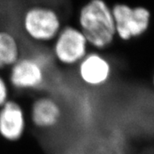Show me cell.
Segmentation results:
<instances>
[{
	"mask_svg": "<svg viewBox=\"0 0 154 154\" xmlns=\"http://www.w3.org/2000/svg\"><path fill=\"white\" fill-rule=\"evenodd\" d=\"M76 26L96 51L109 48L116 38L111 6L103 0H91L83 4L77 14Z\"/></svg>",
	"mask_w": 154,
	"mask_h": 154,
	"instance_id": "1",
	"label": "cell"
},
{
	"mask_svg": "<svg viewBox=\"0 0 154 154\" xmlns=\"http://www.w3.org/2000/svg\"><path fill=\"white\" fill-rule=\"evenodd\" d=\"M20 25L24 36L35 45H51L63 28L61 14L54 6L35 4L21 13Z\"/></svg>",
	"mask_w": 154,
	"mask_h": 154,
	"instance_id": "2",
	"label": "cell"
},
{
	"mask_svg": "<svg viewBox=\"0 0 154 154\" xmlns=\"http://www.w3.org/2000/svg\"><path fill=\"white\" fill-rule=\"evenodd\" d=\"M54 62L51 52L38 51L23 54L10 68L8 83L17 91L40 89L47 81L48 69Z\"/></svg>",
	"mask_w": 154,
	"mask_h": 154,
	"instance_id": "3",
	"label": "cell"
},
{
	"mask_svg": "<svg viewBox=\"0 0 154 154\" xmlns=\"http://www.w3.org/2000/svg\"><path fill=\"white\" fill-rule=\"evenodd\" d=\"M90 46L76 25H64L51 44L54 61L64 67H76L89 53Z\"/></svg>",
	"mask_w": 154,
	"mask_h": 154,
	"instance_id": "4",
	"label": "cell"
},
{
	"mask_svg": "<svg viewBox=\"0 0 154 154\" xmlns=\"http://www.w3.org/2000/svg\"><path fill=\"white\" fill-rule=\"evenodd\" d=\"M111 8L116 38L121 41L128 42L138 38L149 29L151 14L146 7H132L125 3H115Z\"/></svg>",
	"mask_w": 154,
	"mask_h": 154,
	"instance_id": "5",
	"label": "cell"
},
{
	"mask_svg": "<svg viewBox=\"0 0 154 154\" xmlns=\"http://www.w3.org/2000/svg\"><path fill=\"white\" fill-rule=\"evenodd\" d=\"M79 80L87 87L99 88L106 86L112 75L111 61L100 51H89L76 66Z\"/></svg>",
	"mask_w": 154,
	"mask_h": 154,
	"instance_id": "6",
	"label": "cell"
},
{
	"mask_svg": "<svg viewBox=\"0 0 154 154\" xmlns=\"http://www.w3.org/2000/svg\"><path fill=\"white\" fill-rule=\"evenodd\" d=\"M27 127L26 113L16 100L9 99L0 108V136L10 142L24 136Z\"/></svg>",
	"mask_w": 154,
	"mask_h": 154,
	"instance_id": "7",
	"label": "cell"
},
{
	"mask_svg": "<svg viewBox=\"0 0 154 154\" xmlns=\"http://www.w3.org/2000/svg\"><path fill=\"white\" fill-rule=\"evenodd\" d=\"M62 108L54 97L40 95L31 103L29 118L34 128L38 130L48 131L56 128L61 120Z\"/></svg>",
	"mask_w": 154,
	"mask_h": 154,
	"instance_id": "8",
	"label": "cell"
},
{
	"mask_svg": "<svg viewBox=\"0 0 154 154\" xmlns=\"http://www.w3.org/2000/svg\"><path fill=\"white\" fill-rule=\"evenodd\" d=\"M18 38L10 31L0 29V70L10 69L22 56Z\"/></svg>",
	"mask_w": 154,
	"mask_h": 154,
	"instance_id": "9",
	"label": "cell"
},
{
	"mask_svg": "<svg viewBox=\"0 0 154 154\" xmlns=\"http://www.w3.org/2000/svg\"><path fill=\"white\" fill-rule=\"evenodd\" d=\"M10 87L6 79L0 75V108L10 98Z\"/></svg>",
	"mask_w": 154,
	"mask_h": 154,
	"instance_id": "10",
	"label": "cell"
},
{
	"mask_svg": "<svg viewBox=\"0 0 154 154\" xmlns=\"http://www.w3.org/2000/svg\"><path fill=\"white\" fill-rule=\"evenodd\" d=\"M152 84L154 86V74H153V76H152Z\"/></svg>",
	"mask_w": 154,
	"mask_h": 154,
	"instance_id": "11",
	"label": "cell"
}]
</instances>
